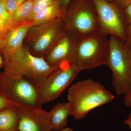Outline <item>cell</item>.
<instances>
[{
    "instance_id": "obj_1",
    "label": "cell",
    "mask_w": 131,
    "mask_h": 131,
    "mask_svg": "<svg viewBox=\"0 0 131 131\" xmlns=\"http://www.w3.org/2000/svg\"><path fill=\"white\" fill-rule=\"evenodd\" d=\"M67 98L70 115L80 120L91 110L111 102L115 96L100 82L89 79L73 84L68 90Z\"/></svg>"
},
{
    "instance_id": "obj_2",
    "label": "cell",
    "mask_w": 131,
    "mask_h": 131,
    "mask_svg": "<svg viewBox=\"0 0 131 131\" xmlns=\"http://www.w3.org/2000/svg\"><path fill=\"white\" fill-rule=\"evenodd\" d=\"M5 73L26 78L34 84L38 93L45 80L58 69L47 63L43 58L35 56L27 47L3 54Z\"/></svg>"
},
{
    "instance_id": "obj_3",
    "label": "cell",
    "mask_w": 131,
    "mask_h": 131,
    "mask_svg": "<svg viewBox=\"0 0 131 131\" xmlns=\"http://www.w3.org/2000/svg\"><path fill=\"white\" fill-rule=\"evenodd\" d=\"M100 31L76 37L73 64L79 73L107 66L109 40Z\"/></svg>"
},
{
    "instance_id": "obj_4",
    "label": "cell",
    "mask_w": 131,
    "mask_h": 131,
    "mask_svg": "<svg viewBox=\"0 0 131 131\" xmlns=\"http://www.w3.org/2000/svg\"><path fill=\"white\" fill-rule=\"evenodd\" d=\"M108 66L112 71V85L117 94L131 90V46L119 38L110 35Z\"/></svg>"
},
{
    "instance_id": "obj_5",
    "label": "cell",
    "mask_w": 131,
    "mask_h": 131,
    "mask_svg": "<svg viewBox=\"0 0 131 131\" xmlns=\"http://www.w3.org/2000/svg\"><path fill=\"white\" fill-rule=\"evenodd\" d=\"M62 19L65 31L75 37L100 31L92 0H73L64 9Z\"/></svg>"
},
{
    "instance_id": "obj_6",
    "label": "cell",
    "mask_w": 131,
    "mask_h": 131,
    "mask_svg": "<svg viewBox=\"0 0 131 131\" xmlns=\"http://www.w3.org/2000/svg\"><path fill=\"white\" fill-rule=\"evenodd\" d=\"M0 94L11 105L41 108L38 93L26 78L12 75L3 72L0 75Z\"/></svg>"
},
{
    "instance_id": "obj_7",
    "label": "cell",
    "mask_w": 131,
    "mask_h": 131,
    "mask_svg": "<svg viewBox=\"0 0 131 131\" xmlns=\"http://www.w3.org/2000/svg\"><path fill=\"white\" fill-rule=\"evenodd\" d=\"M65 31L62 18L32 26L25 39L28 45L27 47L33 55L44 58Z\"/></svg>"
},
{
    "instance_id": "obj_8",
    "label": "cell",
    "mask_w": 131,
    "mask_h": 131,
    "mask_svg": "<svg viewBox=\"0 0 131 131\" xmlns=\"http://www.w3.org/2000/svg\"><path fill=\"white\" fill-rule=\"evenodd\" d=\"M92 1L96 9L100 31L106 36L114 35L129 43L122 9L113 2Z\"/></svg>"
},
{
    "instance_id": "obj_9",
    "label": "cell",
    "mask_w": 131,
    "mask_h": 131,
    "mask_svg": "<svg viewBox=\"0 0 131 131\" xmlns=\"http://www.w3.org/2000/svg\"><path fill=\"white\" fill-rule=\"evenodd\" d=\"M79 71L73 64L60 68L47 78L38 91L42 105L56 100L74 80Z\"/></svg>"
},
{
    "instance_id": "obj_10",
    "label": "cell",
    "mask_w": 131,
    "mask_h": 131,
    "mask_svg": "<svg viewBox=\"0 0 131 131\" xmlns=\"http://www.w3.org/2000/svg\"><path fill=\"white\" fill-rule=\"evenodd\" d=\"M76 37L65 31L46 54L49 65L60 69L73 64Z\"/></svg>"
},
{
    "instance_id": "obj_11",
    "label": "cell",
    "mask_w": 131,
    "mask_h": 131,
    "mask_svg": "<svg viewBox=\"0 0 131 131\" xmlns=\"http://www.w3.org/2000/svg\"><path fill=\"white\" fill-rule=\"evenodd\" d=\"M12 105L17 108L19 112V131H53L50 111L43 110L42 108Z\"/></svg>"
},
{
    "instance_id": "obj_12",
    "label": "cell",
    "mask_w": 131,
    "mask_h": 131,
    "mask_svg": "<svg viewBox=\"0 0 131 131\" xmlns=\"http://www.w3.org/2000/svg\"><path fill=\"white\" fill-rule=\"evenodd\" d=\"M32 26V21L26 20L13 26L8 30L3 38V46L1 51L3 55L15 51L23 46V42Z\"/></svg>"
},
{
    "instance_id": "obj_13",
    "label": "cell",
    "mask_w": 131,
    "mask_h": 131,
    "mask_svg": "<svg viewBox=\"0 0 131 131\" xmlns=\"http://www.w3.org/2000/svg\"><path fill=\"white\" fill-rule=\"evenodd\" d=\"M50 112L52 114L51 123L53 131H60L67 127L68 118L70 115L68 102L58 103L54 105Z\"/></svg>"
},
{
    "instance_id": "obj_14",
    "label": "cell",
    "mask_w": 131,
    "mask_h": 131,
    "mask_svg": "<svg viewBox=\"0 0 131 131\" xmlns=\"http://www.w3.org/2000/svg\"><path fill=\"white\" fill-rule=\"evenodd\" d=\"M64 11L59 1L42 8L33 16L32 26L39 25L58 18H62Z\"/></svg>"
},
{
    "instance_id": "obj_15",
    "label": "cell",
    "mask_w": 131,
    "mask_h": 131,
    "mask_svg": "<svg viewBox=\"0 0 131 131\" xmlns=\"http://www.w3.org/2000/svg\"><path fill=\"white\" fill-rule=\"evenodd\" d=\"M18 109L10 105L0 111V131H19Z\"/></svg>"
},
{
    "instance_id": "obj_16",
    "label": "cell",
    "mask_w": 131,
    "mask_h": 131,
    "mask_svg": "<svg viewBox=\"0 0 131 131\" xmlns=\"http://www.w3.org/2000/svg\"><path fill=\"white\" fill-rule=\"evenodd\" d=\"M34 0H26L11 14L14 26L27 20L32 11Z\"/></svg>"
},
{
    "instance_id": "obj_17",
    "label": "cell",
    "mask_w": 131,
    "mask_h": 131,
    "mask_svg": "<svg viewBox=\"0 0 131 131\" xmlns=\"http://www.w3.org/2000/svg\"><path fill=\"white\" fill-rule=\"evenodd\" d=\"M59 1L60 0H34L32 11L27 20L31 21L34 15L40 9Z\"/></svg>"
},
{
    "instance_id": "obj_18",
    "label": "cell",
    "mask_w": 131,
    "mask_h": 131,
    "mask_svg": "<svg viewBox=\"0 0 131 131\" xmlns=\"http://www.w3.org/2000/svg\"><path fill=\"white\" fill-rule=\"evenodd\" d=\"M26 1V0H5L6 9L11 15L17 8Z\"/></svg>"
},
{
    "instance_id": "obj_19",
    "label": "cell",
    "mask_w": 131,
    "mask_h": 131,
    "mask_svg": "<svg viewBox=\"0 0 131 131\" xmlns=\"http://www.w3.org/2000/svg\"><path fill=\"white\" fill-rule=\"evenodd\" d=\"M0 18L7 21L12 26H14L11 16L6 9L5 0H0Z\"/></svg>"
},
{
    "instance_id": "obj_20",
    "label": "cell",
    "mask_w": 131,
    "mask_h": 131,
    "mask_svg": "<svg viewBox=\"0 0 131 131\" xmlns=\"http://www.w3.org/2000/svg\"><path fill=\"white\" fill-rule=\"evenodd\" d=\"M122 11L126 24L131 25V3L122 9Z\"/></svg>"
},
{
    "instance_id": "obj_21",
    "label": "cell",
    "mask_w": 131,
    "mask_h": 131,
    "mask_svg": "<svg viewBox=\"0 0 131 131\" xmlns=\"http://www.w3.org/2000/svg\"><path fill=\"white\" fill-rule=\"evenodd\" d=\"M12 26H13L7 21L0 18V34L2 36L3 38L8 30Z\"/></svg>"
},
{
    "instance_id": "obj_22",
    "label": "cell",
    "mask_w": 131,
    "mask_h": 131,
    "mask_svg": "<svg viewBox=\"0 0 131 131\" xmlns=\"http://www.w3.org/2000/svg\"><path fill=\"white\" fill-rule=\"evenodd\" d=\"M113 2L122 10L131 4V0H113Z\"/></svg>"
},
{
    "instance_id": "obj_23",
    "label": "cell",
    "mask_w": 131,
    "mask_h": 131,
    "mask_svg": "<svg viewBox=\"0 0 131 131\" xmlns=\"http://www.w3.org/2000/svg\"><path fill=\"white\" fill-rule=\"evenodd\" d=\"M10 105L7 99L0 94V111L8 107Z\"/></svg>"
},
{
    "instance_id": "obj_24",
    "label": "cell",
    "mask_w": 131,
    "mask_h": 131,
    "mask_svg": "<svg viewBox=\"0 0 131 131\" xmlns=\"http://www.w3.org/2000/svg\"><path fill=\"white\" fill-rule=\"evenodd\" d=\"M124 103L127 107H131V90L125 95Z\"/></svg>"
},
{
    "instance_id": "obj_25",
    "label": "cell",
    "mask_w": 131,
    "mask_h": 131,
    "mask_svg": "<svg viewBox=\"0 0 131 131\" xmlns=\"http://www.w3.org/2000/svg\"><path fill=\"white\" fill-rule=\"evenodd\" d=\"M126 31L129 44L131 46V25H126Z\"/></svg>"
},
{
    "instance_id": "obj_26",
    "label": "cell",
    "mask_w": 131,
    "mask_h": 131,
    "mask_svg": "<svg viewBox=\"0 0 131 131\" xmlns=\"http://www.w3.org/2000/svg\"><path fill=\"white\" fill-rule=\"evenodd\" d=\"M73 0H60V3L64 10Z\"/></svg>"
},
{
    "instance_id": "obj_27",
    "label": "cell",
    "mask_w": 131,
    "mask_h": 131,
    "mask_svg": "<svg viewBox=\"0 0 131 131\" xmlns=\"http://www.w3.org/2000/svg\"><path fill=\"white\" fill-rule=\"evenodd\" d=\"M124 123L128 126L131 130V113L129 115L126 119L124 121Z\"/></svg>"
},
{
    "instance_id": "obj_28",
    "label": "cell",
    "mask_w": 131,
    "mask_h": 131,
    "mask_svg": "<svg viewBox=\"0 0 131 131\" xmlns=\"http://www.w3.org/2000/svg\"><path fill=\"white\" fill-rule=\"evenodd\" d=\"M3 46V40L2 36L0 34V51H1Z\"/></svg>"
},
{
    "instance_id": "obj_29",
    "label": "cell",
    "mask_w": 131,
    "mask_h": 131,
    "mask_svg": "<svg viewBox=\"0 0 131 131\" xmlns=\"http://www.w3.org/2000/svg\"><path fill=\"white\" fill-rule=\"evenodd\" d=\"M60 131H74L70 127H66Z\"/></svg>"
},
{
    "instance_id": "obj_30",
    "label": "cell",
    "mask_w": 131,
    "mask_h": 131,
    "mask_svg": "<svg viewBox=\"0 0 131 131\" xmlns=\"http://www.w3.org/2000/svg\"><path fill=\"white\" fill-rule=\"evenodd\" d=\"M3 60L2 58L0 55V67H2L3 64Z\"/></svg>"
},
{
    "instance_id": "obj_31",
    "label": "cell",
    "mask_w": 131,
    "mask_h": 131,
    "mask_svg": "<svg viewBox=\"0 0 131 131\" xmlns=\"http://www.w3.org/2000/svg\"><path fill=\"white\" fill-rule=\"evenodd\" d=\"M105 1L109 2H113V0H105Z\"/></svg>"
}]
</instances>
